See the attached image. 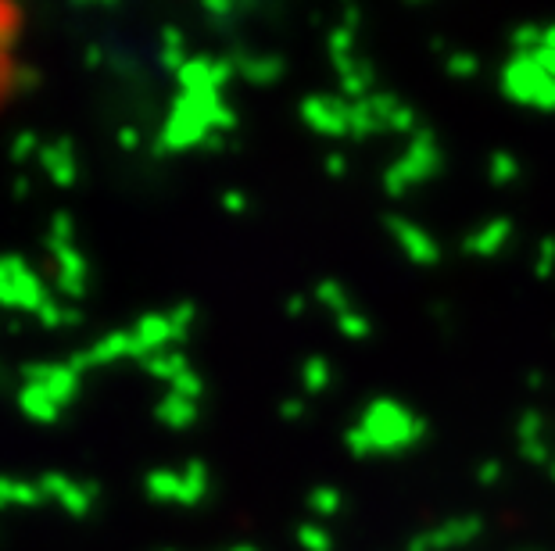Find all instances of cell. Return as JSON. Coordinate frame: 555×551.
Wrapping results in <instances>:
<instances>
[{
    "label": "cell",
    "instance_id": "8fae6325",
    "mask_svg": "<svg viewBox=\"0 0 555 551\" xmlns=\"http://www.w3.org/2000/svg\"><path fill=\"white\" fill-rule=\"evenodd\" d=\"M147 491H151V498H176L180 501V476L176 473H151L147 476Z\"/></svg>",
    "mask_w": 555,
    "mask_h": 551
},
{
    "label": "cell",
    "instance_id": "7c38bea8",
    "mask_svg": "<svg viewBox=\"0 0 555 551\" xmlns=\"http://www.w3.org/2000/svg\"><path fill=\"white\" fill-rule=\"evenodd\" d=\"M205 494V469L190 466L187 473L180 476V501H197Z\"/></svg>",
    "mask_w": 555,
    "mask_h": 551
},
{
    "label": "cell",
    "instance_id": "ba28073f",
    "mask_svg": "<svg viewBox=\"0 0 555 551\" xmlns=\"http://www.w3.org/2000/svg\"><path fill=\"white\" fill-rule=\"evenodd\" d=\"M158 416H162L165 423L172 426V430H183V426L194 423L197 408H194V401L183 398V394H169V398H165V405L158 408Z\"/></svg>",
    "mask_w": 555,
    "mask_h": 551
},
{
    "label": "cell",
    "instance_id": "5b68a950",
    "mask_svg": "<svg viewBox=\"0 0 555 551\" xmlns=\"http://www.w3.org/2000/svg\"><path fill=\"white\" fill-rule=\"evenodd\" d=\"M40 162L43 169H47V176L54 179V183H61V187H69V183H76L79 176V162H76V151H72L69 140H58V144H47L40 151Z\"/></svg>",
    "mask_w": 555,
    "mask_h": 551
},
{
    "label": "cell",
    "instance_id": "e0dca14e",
    "mask_svg": "<svg viewBox=\"0 0 555 551\" xmlns=\"http://www.w3.org/2000/svg\"><path fill=\"white\" fill-rule=\"evenodd\" d=\"M33 151H36V136L33 133H18L11 154H15V158H26V154H33Z\"/></svg>",
    "mask_w": 555,
    "mask_h": 551
},
{
    "label": "cell",
    "instance_id": "d6986e66",
    "mask_svg": "<svg viewBox=\"0 0 555 551\" xmlns=\"http://www.w3.org/2000/svg\"><path fill=\"white\" fill-rule=\"evenodd\" d=\"M101 58H104V47H90L86 51V65H101Z\"/></svg>",
    "mask_w": 555,
    "mask_h": 551
},
{
    "label": "cell",
    "instance_id": "9c48e42d",
    "mask_svg": "<svg viewBox=\"0 0 555 551\" xmlns=\"http://www.w3.org/2000/svg\"><path fill=\"white\" fill-rule=\"evenodd\" d=\"M33 501H40V487L0 476V505H33Z\"/></svg>",
    "mask_w": 555,
    "mask_h": 551
},
{
    "label": "cell",
    "instance_id": "3957f363",
    "mask_svg": "<svg viewBox=\"0 0 555 551\" xmlns=\"http://www.w3.org/2000/svg\"><path fill=\"white\" fill-rule=\"evenodd\" d=\"M29 383H40L47 394L61 405H69L79 394V369L76 365H33L26 373Z\"/></svg>",
    "mask_w": 555,
    "mask_h": 551
},
{
    "label": "cell",
    "instance_id": "6da1fadb",
    "mask_svg": "<svg viewBox=\"0 0 555 551\" xmlns=\"http://www.w3.org/2000/svg\"><path fill=\"white\" fill-rule=\"evenodd\" d=\"M47 301H51V297H47L43 280L22 262V258H15V255L0 258V305L40 315V308L47 305Z\"/></svg>",
    "mask_w": 555,
    "mask_h": 551
},
{
    "label": "cell",
    "instance_id": "7a4b0ae2",
    "mask_svg": "<svg viewBox=\"0 0 555 551\" xmlns=\"http://www.w3.org/2000/svg\"><path fill=\"white\" fill-rule=\"evenodd\" d=\"M36 487H40V498H58L61 509L69 512V516H86L97 498L94 484H76L69 476H43Z\"/></svg>",
    "mask_w": 555,
    "mask_h": 551
},
{
    "label": "cell",
    "instance_id": "277c9868",
    "mask_svg": "<svg viewBox=\"0 0 555 551\" xmlns=\"http://www.w3.org/2000/svg\"><path fill=\"white\" fill-rule=\"evenodd\" d=\"M169 340H176L169 315H147V319L137 323V330H133V355H147V351L162 355Z\"/></svg>",
    "mask_w": 555,
    "mask_h": 551
},
{
    "label": "cell",
    "instance_id": "52a82bcc",
    "mask_svg": "<svg viewBox=\"0 0 555 551\" xmlns=\"http://www.w3.org/2000/svg\"><path fill=\"white\" fill-rule=\"evenodd\" d=\"M18 405H22V412H26L29 419H36V423H54L61 412L58 401H54L40 383H26L22 394H18Z\"/></svg>",
    "mask_w": 555,
    "mask_h": 551
},
{
    "label": "cell",
    "instance_id": "ac0fdd59",
    "mask_svg": "<svg viewBox=\"0 0 555 551\" xmlns=\"http://www.w3.org/2000/svg\"><path fill=\"white\" fill-rule=\"evenodd\" d=\"M119 140H122V147H126V151H133V147L140 144V133H137V129H122Z\"/></svg>",
    "mask_w": 555,
    "mask_h": 551
},
{
    "label": "cell",
    "instance_id": "5bb4252c",
    "mask_svg": "<svg viewBox=\"0 0 555 551\" xmlns=\"http://www.w3.org/2000/svg\"><path fill=\"white\" fill-rule=\"evenodd\" d=\"M76 319H79L76 312H69V308L54 305V301H47V305L40 308V323H43V326H65V323H76Z\"/></svg>",
    "mask_w": 555,
    "mask_h": 551
},
{
    "label": "cell",
    "instance_id": "4fadbf2b",
    "mask_svg": "<svg viewBox=\"0 0 555 551\" xmlns=\"http://www.w3.org/2000/svg\"><path fill=\"white\" fill-rule=\"evenodd\" d=\"M11 43H15V11L0 8V65L8 61Z\"/></svg>",
    "mask_w": 555,
    "mask_h": 551
},
{
    "label": "cell",
    "instance_id": "9a60e30c",
    "mask_svg": "<svg viewBox=\"0 0 555 551\" xmlns=\"http://www.w3.org/2000/svg\"><path fill=\"white\" fill-rule=\"evenodd\" d=\"M162 61H165V65H172V68H183V65H187V61H183V54H180V33H176V29H165Z\"/></svg>",
    "mask_w": 555,
    "mask_h": 551
},
{
    "label": "cell",
    "instance_id": "30bf717a",
    "mask_svg": "<svg viewBox=\"0 0 555 551\" xmlns=\"http://www.w3.org/2000/svg\"><path fill=\"white\" fill-rule=\"evenodd\" d=\"M147 369H151V376H162V380L176 383L183 373H187V362H183L180 355H172V351H162V355L147 358Z\"/></svg>",
    "mask_w": 555,
    "mask_h": 551
},
{
    "label": "cell",
    "instance_id": "2e32d148",
    "mask_svg": "<svg viewBox=\"0 0 555 551\" xmlns=\"http://www.w3.org/2000/svg\"><path fill=\"white\" fill-rule=\"evenodd\" d=\"M61 244H72V219L65 212L51 219V247H61Z\"/></svg>",
    "mask_w": 555,
    "mask_h": 551
},
{
    "label": "cell",
    "instance_id": "8992f818",
    "mask_svg": "<svg viewBox=\"0 0 555 551\" xmlns=\"http://www.w3.org/2000/svg\"><path fill=\"white\" fill-rule=\"evenodd\" d=\"M122 355H133V333H111V337H101L94 348L86 351V358H76V369L83 365H101V362H115Z\"/></svg>",
    "mask_w": 555,
    "mask_h": 551
}]
</instances>
